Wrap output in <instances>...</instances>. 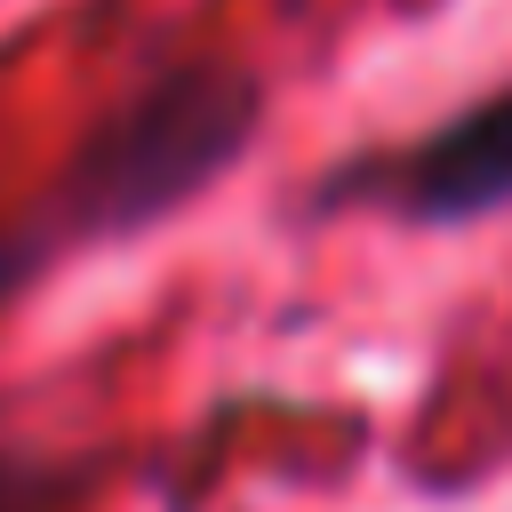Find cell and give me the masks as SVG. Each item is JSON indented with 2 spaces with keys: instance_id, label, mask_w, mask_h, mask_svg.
I'll return each instance as SVG.
<instances>
[{
  "instance_id": "cell-1",
  "label": "cell",
  "mask_w": 512,
  "mask_h": 512,
  "mask_svg": "<svg viewBox=\"0 0 512 512\" xmlns=\"http://www.w3.org/2000/svg\"><path fill=\"white\" fill-rule=\"evenodd\" d=\"M256 112H264V96L232 64H184V72L152 80L88 136V152L56 176V192L16 224V240L0 248V280H24L112 232H144L152 216H168L176 200H192L200 184H216L232 168Z\"/></svg>"
},
{
  "instance_id": "cell-2",
  "label": "cell",
  "mask_w": 512,
  "mask_h": 512,
  "mask_svg": "<svg viewBox=\"0 0 512 512\" xmlns=\"http://www.w3.org/2000/svg\"><path fill=\"white\" fill-rule=\"evenodd\" d=\"M384 200L416 224H464L512 200V88H496L488 104L456 112L448 128H432L416 152H400L392 168H352L328 200Z\"/></svg>"
}]
</instances>
